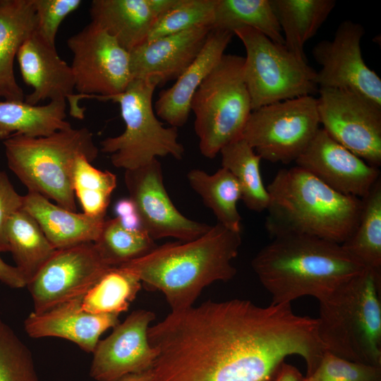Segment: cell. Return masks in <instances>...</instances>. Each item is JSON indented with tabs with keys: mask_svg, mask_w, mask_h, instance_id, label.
Wrapping results in <instances>:
<instances>
[{
	"mask_svg": "<svg viewBox=\"0 0 381 381\" xmlns=\"http://www.w3.org/2000/svg\"><path fill=\"white\" fill-rule=\"evenodd\" d=\"M147 337L156 351L150 381H272L286 357L301 356L310 370L324 351L317 320L291 303L237 298L171 311Z\"/></svg>",
	"mask_w": 381,
	"mask_h": 381,
	"instance_id": "cell-1",
	"label": "cell"
},
{
	"mask_svg": "<svg viewBox=\"0 0 381 381\" xmlns=\"http://www.w3.org/2000/svg\"><path fill=\"white\" fill-rule=\"evenodd\" d=\"M241 243V232L217 223L195 240L157 246L119 267L134 274L146 290L161 291L171 311H180L194 306L206 286L234 277L232 262Z\"/></svg>",
	"mask_w": 381,
	"mask_h": 381,
	"instance_id": "cell-2",
	"label": "cell"
},
{
	"mask_svg": "<svg viewBox=\"0 0 381 381\" xmlns=\"http://www.w3.org/2000/svg\"><path fill=\"white\" fill-rule=\"evenodd\" d=\"M251 266L274 304L304 296L320 300L366 269L341 244L306 236L272 238Z\"/></svg>",
	"mask_w": 381,
	"mask_h": 381,
	"instance_id": "cell-3",
	"label": "cell"
},
{
	"mask_svg": "<svg viewBox=\"0 0 381 381\" xmlns=\"http://www.w3.org/2000/svg\"><path fill=\"white\" fill-rule=\"evenodd\" d=\"M267 190L271 238L306 236L341 244L358 223L361 198L333 190L298 166L280 169Z\"/></svg>",
	"mask_w": 381,
	"mask_h": 381,
	"instance_id": "cell-4",
	"label": "cell"
},
{
	"mask_svg": "<svg viewBox=\"0 0 381 381\" xmlns=\"http://www.w3.org/2000/svg\"><path fill=\"white\" fill-rule=\"evenodd\" d=\"M381 272L361 274L318 300V334L327 351L381 366Z\"/></svg>",
	"mask_w": 381,
	"mask_h": 381,
	"instance_id": "cell-5",
	"label": "cell"
},
{
	"mask_svg": "<svg viewBox=\"0 0 381 381\" xmlns=\"http://www.w3.org/2000/svg\"><path fill=\"white\" fill-rule=\"evenodd\" d=\"M9 169L28 190L76 212L73 170L76 159L98 156L87 128L69 127L42 137L14 135L4 140Z\"/></svg>",
	"mask_w": 381,
	"mask_h": 381,
	"instance_id": "cell-6",
	"label": "cell"
},
{
	"mask_svg": "<svg viewBox=\"0 0 381 381\" xmlns=\"http://www.w3.org/2000/svg\"><path fill=\"white\" fill-rule=\"evenodd\" d=\"M244 57L224 54L195 92L190 111L200 153L212 159L241 137L252 112L243 79Z\"/></svg>",
	"mask_w": 381,
	"mask_h": 381,
	"instance_id": "cell-7",
	"label": "cell"
},
{
	"mask_svg": "<svg viewBox=\"0 0 381 381\" xmlns=\"http://www.w3.org/2000/svg\"><path fill=\"white\" fill-rule=\"evenodd\" d=\"M157 86L152 82L133 79L121 94L104 101L119 104L124 131L101 141V151L109 154L111 164L125 170L151 162L157 157L183 158L185 149L178 140V128L164 127L157 119L152 97Z\"/></svg>",
	"mask_w": 381,
	"mask_h": 381,
	"instance_id": "cell-8",
	"label": "cell"
},
{
	"mask_svg": "<svg viewBox=\"0 0 381 381\" xmlns=\"http://www.w3.org/2000/svg\"><path fill=\"white\" fill-rule=\"evenodd\" d=\"M244 45L243 79L252 110L318 92L317 71L284 44L259 31L243 27L233 31Z\"/></svg>",
	"mask_w": 381,
	"mask_h": 381,
	"instance_id": "cell-9",
	"label": "cell"
},
{
	"mask_svg": "<svg viewBox=\"0 0 381 381\" xmlns=\"http://www.w3.org/2000/svg\"><path fill=\"white\" fill-rule=\"evenodd\" d=\"M317 99L303 96L253 110L241 134L261 159L289 164L320 128Z\"/></svg>",
	"mask_w": 381,
	"mask_h": 381,
	"instance_id": "cell-10",
	"label": "cell"
},
{
	"mask_svg": "<svg viewBox=\"0 0 381 381\" xmlns=\"http://www.w3.org/2000/svg\"><path fill=\"white\" fill-rule=\"evenodd\" d=\"M67 45L78 104L83 99L104 101L121 94L133 80L129 52L95 23L70 37Z\"/></svg>",
	"mask_w": 381,
	"mask_h": 381,
	"instance_id": "cell-11",
	"label": "cell"
},
{
	"mask_svg": "<svg viewBox=\"0 0 381 381\" xmlns=\"http://www.w3.org/2000/svg\"><path fill=\"white\" fill-rule=\"evenodd\" d=\"M320 124L368 164L381 166V106L349 90L319 88Z\"/></svg>",
	"mask_w": 381,
	"mask_h": 381,
	"instance_id": "cell-12",
	"label": "cell"
},
{
	"mask_svg": "<svg viewBox=\"0 0 381 381\" xmlns=\"http://www.w3.org/2000/svg\"><path fill=\"white\" fill-rule=\"evenodd\" d=\"M94 242L57 249L28 287L36 313L83 297L110 269Z\"/></svg>",
	"mask_w": 381,
	"mask_h": 381,
	"instance_id": "cell-13",
	"label": "cell"
},
{
	"mask_svg": "<svg viewBox=\"0 0 381 381\" xmlns=\"http://www.w3.org/2000/svg\"><path fill=\"white\" fill-rule=\"evenodd\" d=\"M365 32L362 25L346 20L332 40L320 41L313 47V58L321 66L315 83L318 88L356 92L381 106V79L362 56L361 42Z\"/></svg>",
	"mask_w": 381,
	"mask_h": 381,
	"instance_id": "cell-14",
	"label": "cell"
},
{
	"mask_svg": "<svg viewBox=\"0 0 381 381\" xmlns=\"http://www.w3.org/2000/svg\"><path fill=\"white\" fill-rule=\"evenodd\" d=\"M124 181L143 230L154 240L166 237L186 242L205 234L211 226L182 214L167 193L160 162L155 159L134 169L125 170Z\"/></svg>",
	"mask_w": 381,
	"mask_h": 381,
	"instance_id": "cell-15",
	"label": "cell"
},
{
	"mask_svg": "<svg viewBox=\"0 0 381 381\" xmlns=\"http://www.w3.org/2000/svg\"><path fill=\"white\" fill-rule=\"evenodd\" d=\"M155 314L147 310L133 311L119 322L93 351L90 375L96 381H117L122 377L150 370L156 351L147 337Z\"/></svg>",
	"mask_w": 381,
	"mask_h": 381,
	"instance_id": "cell-16",
	"label": "cell"
},
{
	"mask_svg": "<svg viewBox=\"0 0 381 381\" xmlns=\"http://www.w3.org/2000/svg\"><path fill=\"white\" fill-rule=\"evenodd\" d=\"M295 162L333 190L359 198L368 195L380 179L377 167L368 164L321 128Z\"/></svg>",
	"mask_w": 381,
	"mask_h": 381,
	"instance_id": "cell-17",
	"label": "cell"
},
{
	"mask_svg": "<svg viewBox=\"0 0 381 381\" xmlns=\"http://www.w3.org/2000/svg\"><path fill=\"white\" fill-rule=\"evenodd\" d=\"M16 59L25 83L32 88L25 102L37 105L48 99L67 101L74 118H84L85 109L75 102V80L71 65L58 54L56 46L35 31L20 47Z\"/></svg>",
	"mask_w": 381,
	"mask_h": 381,
	"instance_id": "cell-18",
	"label": "cell"
},
{
	"mask_svg": "<svg viewBox=\"0 0 381 381\" xmlns=\"http://www.w3.org/2000/svg\"><path fill=\"white\" fill-rule=\"evenodd\" d=\"M211 30L196 26L138 46L129 52L133 80L157 86L176 80L197 57Z\"/></svg>",
	"mask_w": 381,
	"mask_h": 381,
	"instance_id": "cell-19",
	"label": "cell"
},
{
	"mask_svg": "<svg viewBox=\"0 0 381 381\" xmlns=\"http://www.w3.org/2000/svg\"><path fill=\"white\" fill-rule=\"evenodd\" d=\"M83 297L63 303L41 313L32 312L24 321L28 335L34 339L59 337L92 353L100 336L120 322L119 315L95 314L82 307Z\"/></svg>",
	"mask_w": 381,
	"mask_h": 381,
	"instance_id": "cell-20",
	"label": "cell"
},
{
	"mask_svg": "<svg viewBox=\"0 0 381 381\" xmlns=\"http://www.w3.org/2000/svg\"><path fill=\"white\" fill-rule=\"evenodd\" d=\"M234 35L229 30H211L194 61L172 86L159 92L154 105L157 117L176 128L186 123L195 92L220 61Z\"/></svg>",
	"mask_w": 381,
	"mask_h": 381,
	"instance_id": "cell-21",
	"label": "cell"
},
{
	"mask_svg": "<svg viewBox=\"0 0 381 381\" xmlns=\"http://www.w3.org/2000/svg\"><path fill=\"white\" fill-rule=\"evenodd\" d=\"M23 209L35 219L56 249L95 242L106 219L71 211L32 192L23 196Z\"/></svg>",
	"mask_w": 381,
	"mask_h": 381,
	"instance_id": "cell-22",
	"label": "cell"
},
{
	"mask_svg": "<svg viewBox=\"0 0 381 381\" xmlns=\"http://www.w3.org/2000/svg\"><path fill=\"white\" fill-rule=\"evenodd\" d=\"M35 30L33 0H0V98L4 100H25L15 77L14 59Z\"/></svg>",
	"mask_w": 381,
	"mask_h": 381,
	"instance_id": "cell-23",
	"label": "cell"
},
{
	"mask_svg": "<svg viewBox=\"0 0 381 381\" xmlns=\"http://www.w3.org/2000/svg\"><path fill=\"white\" fill-rule=\"evenodd\" d=\"M90 14L128 52L147 41L157 20L147 0H93Z\"/></svg>",
	"mask_w": 381,
	"mask_h": 381,
	"instance_id": "cell-24",
	"label": "cell"
},
{
	"mask_svg": "<svg viewBox=\"0 0 381 381\" xmlns=\"http://www.w3.org/2000/svg\"><path fill=\"white\" fill-rule=\"evenodd\" d=\"M283 33L284 45L307 61L306 43L318 31L336 5L334 0H270Z\"/></svg>",
	"mask_w": 381,
	"mask_h": 381,
	"instance_id": "cell-25",
	"label": "cell"
},
{
	"mask_svg": "<svg viewBox=\"0 0 381 381\" xmlns=\"http://www.w3.org/2000/svg\"><path fill=\"white\" fill-rule=\"evenodd\" d=\"M66 101L32 105L25 101H0V139L14 135L36 138L71 126L66 120Z\"/></svg>",
	"mask_w": 381,
	"mask_h": 381,
	"instance_id": "cell-26",
	"label": "cell"
},
{
	"mask_svg": "<svg viewBox=\"0 0 381 381\" xmlns=\"http://www.w3.org/2000/svg\"><path fill=\"white\" fill-rule=\"evenodd\" d=\"M192 189L217 217V223L226 228L241 232V217L237 204L241 199V188L235 177L221 167L213 174L194 169L187 174Z\"/></svg>",
	"mask_w": 381,
	"mask_h": 381,
	"instance_id": "cell-27",
	"label": "cell"
},
{
	"mask_svg": "<svg viewBox=\"0 0 381 381\" xmlns=\"http://www.w3.org/2000/svg\"><path fill=\"white\" fill-rule=\"evenodd\" d=\"M7 238L16 267L27 284L56 251L35 219L23 208L11 219Z\"/></svg>",
	"mask_w": 381,
	"mask_h": 381,
	"instance_id": "cell-28",
	"label": "cell"
},
{
	"mask_svg": "<svg viewBox=\"0 0 381 381\" xmlns=\"http://www.w3.org/2000/svg\"><path fill=\"white\" fill-rule=\"evenodd\" d=\"M219 153L222 167L236 179L241 188V200L246 206L257 212L266 210L269 194L261 176L260 157L241 137L224 145Z\"/></svg>",
	"mask_w": 381,
	"mask_h": 381,
	"instance_id": "cell-29",
	"label": "cell"
},
{
	"mask_svg": "<svg viewBox=\"0 0 381 381\" xmlns=\"http://www.w3.org/2000/svg\"><path fill=\"white\" fill-rule=\"evenodd\" d=\"M243 27L255 29L272 41L284 44L270 0H217L212 30L233 32Z\"/></svg>",
	"mask_w": 381,
	"mask_h": 381,
	"instance_id": "cell-30",
	"label": "cell"
},
{
	"mask_svg": "<svg viewBox=\"0 0 381 381\" xmlns=\"http://www.w3.org/2000/svg\"><path fill=\"white\" fill-rule=\"evenodd\" d=\"M362 200L358 223L352 234L341 244L367 269L381 272V180Z\"/></svg>",
	"mask_w": 381,
	"mask_h": 381,
	"instance_id": "cell-31",
	"label": "cell"
},
{
	"mask_svg": "<svg viewBox=\"0 0 381 381\" xmlns=\"http://www.w3.org/2000/svg\"><path fill=\"white\" fill-rule=\"evenodd\" d=\"M142 284L130 271L121 267L110 268L85 294L82 307L95 314H114L128 310Z\"/></svg>",
	"mask_w": 381,
	"mask_h": 381,
	"instance_id": "cell-32",
	"label": "cell"
},
{
	"mask_svg": "<svg viewBox=\"0 0 381 381\" xmlns=\"http://www.w3.org/2000/svg\"><path fill=\"white\" fill-rule=\"evenodd\" d=\"M116 183V176L112 172L95 168L85 156L76 159L73 170V188L83 213L105 217Z\"/></svg>",
	"mask_w": 381,
	"mask_h": 381,
	"instance_id": "cell-33",
	"label": "cell"
},
{
	"mask_svg": "<svg viewBox=\"0 0 381 381\" xmlns=\"http://www.w3.org/2000/svg\"><path fill=\"white\" fill-rule=\"evenodd\" d=\"M94 243L104 261L111 267L140 258L157 246L145 231L128 230L116 217L105 219Z\"/></svg>",
	"mask_w": 381,
	"mask_h": 381,
	"instance_id": "cell-34",
	"label": "cell"
},
{
	"mask_svg": "<svg viewBox=\"0 0 381 381\" xmlns=\"http://www.w3.org/2000/svg\"><path fill=\"white\" fill-rule=\"evenodd\" d=\"M217 0H177L153 24L147 41H152L189 28L212 23Z\"/></svg>",
	"mask_w": 381,
	"mask_h": 381,
	"instance_id": "cell-35",
	"label": "cell"
},
{
	"mask_svg": "<svg viewBox=\"0 0 381 381\" xmlns=\"http://www.w3.org/2000/svg\"><path fill=\"white\" fill-rule=\"evenodd\" d=\"M0 381H39L31 351L0 320Z\"/></svg>",
	"mask_w": 381,
	"mask_h": 381,
	"instance_id": "cell-36",
	"label": "cell"
},
{
	"mask_svg": "<svg viewBox=\"0 0 381 381\" xmlns=\"http://www.w3.org/2000/svg\"><path fill=\"white\" fill-rule=\"evenodd\" d=\"M380 367L345 359L325 351L316 368L302 381H380Z\"/></svg>",
	"mask_w": 381,
	"mask_h": 381,
	"instance_id": "cell-37",
	"label": "cell"
},
{
	"mask_svg": "<svg viewBox=\"0 0 381 381\" xmlns=\"http://www.w3.org/2000/svg\"><path fill=\"white\" fill-rule=\"evenodd\" d=\"M35 31L48 43L55 45L56 36L63 20L83 4L80 0H33Z\"/></svg>",
	"mask_w": 381,
	"mask_h": 381,
	"instance_id": "cell-38",
	"label": "cell"
},
{
	"mask_svg": "<svg viewBox=\"0 0 381 381\" xmlns=\"http://www.w3.org/2000/svg\"><path fill=\"white\" fill-rule=\"evenodd\" d=\"M23 206V196L13 188L6 174L0 171V252L9 251L7 229L11 217Z\"/></svg>",
	"mask_w": 381,
	"mask_h": 381,
	"instance_id": "cell-39",
	"label": "cell"
},
{
	"mask_svg": "<svg viewBox=\"0 0 381 381\" xmlns=\"http://www.w3.org/2000/svg\"><path fill=\"white\" fill-rule=\"evenodd\" d=\"M114 211L125 229L133 231H144L135 205L130 198L117 200Z\"/></svg>",
	"mask_w": 381,
	"mask_h": 381,
	"instance_id": "cell-40",
	"label": "cell"
},
{
	"mask_svg": "<svg viewBox=\"0 0 381 381\" xmlns=\"http://www.w3.org/2000/svg\"><path fill=\"white\" fill-rule=\"evenodd\" d=\"M0 282L13 289H21L27 286V282L16 266L5 262L0 257Z\"/></svg>",
	"mask_w": 381,
	"mask_h": 381,
	"instance_id": "cell-41",
	"label": "cell"
},
{
	"mask_svg": "<svg viewBox=\"0 0 381 381\" xmlns=\"http://www.w3.org/2000/svg\"><path fill=\"white\" fill-rule=\"evenodd\" d=\"M303 378L301 373L296 367L283 362L272 381H302Z\"/></svg>",
	"mask_w": 381,
	"mask_h": 381,
	"instance_id": "cell-42",
	"label": "cell"
},
{
	"mask_svg": "<svg viewBox=\"0 0 381 381\" xmlns=\"http://www.w3.org/2000/svg\"><path fill=\"white\" fill-rule=\"evenodd\" d=\"M177 0H147L150 8L157 20L167 12Z\"/></svg>",
	"mask_w": 381,
	"mask_h": 381,
	"instance_id": "cell-43",
	"label": "cell"
},
{
	"mask_svg": "<svg viewBox=\"0 0 381 381\" xmlns=\"http://www.w3.org/2000/svg\"><path fill=\"white\" fill-rule=\"evenodd\" d=\"M117 381H150V372L133 373L125 375Z\"/></svg>",
	"mask_w": 381,
	"mask_h": 381,
	"instance_id": "cell-44",
	"label": "cell"
}]
</instances>
